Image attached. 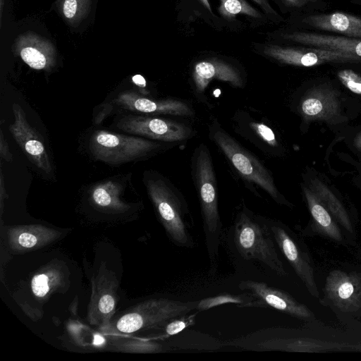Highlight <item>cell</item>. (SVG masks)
<instances>
[{
    "instance_id": "d590c367",
    "label": "cell",
    "mask_w": 361,
    "mask_h": 361,
    "mask_svg": "<svg viewBox=\"0 0 361 361\" xmlns=\"http://www.w3.org/2000/svg\"><path fill=\"white\" fill-rule=\"evenodd\" d=\"M289 4L293 6H301L305 3V0H284Z\"/></svg>"
},
{
    "instance_id": "cb8c5ba5",
    "label": "cell",
    "mask_w": 361,
    "mask_h": 361,
    "mask_svg": "<svg viewBox=\"0 0 361 361\" xmlns=\"http://www.w3.org/2000/svg\"><path fill=\"white\" fill-rule=\"evenodd\" d=\"M329 213L348 231L352 233L353 225L350 217L340 200L329 188L317 178L310 179V188Z\"/></svg>"
},
{
    "instance_id": "ac0fdd59",
    "label": "cell",
    "mask_w": 361,
    "mask_h": 361,
    "mask_svg": "<svg viewBox=\"0 0 361 361\" xmlns=\"http://www.w3.org/2000/svg\"><path fill=\"white\" fill-rule=\"evenodd\" d=\"M125 177H112L93 185L89 190L90 204L97 210L108 214H123L130 205L123 200Z\"/></svg>"
},
{
    "instance_id": "1f68e13d",
    "label": "cell",
    "mask_w": 361,
    "mask_h": 361,
    "mask_svg": "<svg viewBox=\"0 0 361 361\" xmlns=\"http://www.w3.org/2000/svg\"><path fill=\"white\" fill-rule=\"evenodd\" d=\"M0 156L8 162L13 161V155L9 150L6 140L4 136L2 130H0Z\"/></svg>"
},
{
    "instance_id": "e575fe53",
    "label": "cell",
    "mask_w": 361,
    "mask_h": 361,
    "mask_svg": "<svg viewBox=\"0 0 361 361\" xmlns=\"http://www.w3.org/2000/svg\"><path fill=\"white\" fill-rule=\"evenodd\" d=\"M353 145L358 150L361 151V132L354 139Z\"/></svg>"
},
{
    "instance_id": "8fae6325",
    "label": "cell",
    "mask_w": 361,
    "mask_h": 361,
    "mask_svg": "<svg viewBox=\"0 0 361 361\" xmlns=\"http://www.w3.org/2000/svg\"><path fill=\"white\" fill-rule=\"evenodd\" d=\"M111 105L118 110L140 114L189 116L193 114L191 108L182 101L174 99H149L133 90L118 93L113 99Z\"/></svg>"
},
{
    "instance_id": "484cf974",
    "label": "cell",
    "mask_w": 361,
    "mask_h": 361,
    "mask_svg": "<svg viewBox=\"0 0 361 361\" xmlns=\"http://www.w3.org/2000/svg\"><path fill=\"white\" fill-rule=\"evenodd\" d=\"M219 11L226 18H232L237 14H245L254 18H260L259 13L245 0H220Z\"/></svg>"
},
{
    "instance_id": "9a60e30c",
    "label": "cell",
    "mask_w": 361,
    "mask_h": 361,
    "mask_svg": "<svg viewBox=\"0 0 361 361\" xmlns=\"http://www.w3.org/2000/svg\"><path fill=\"white\" fill-rule=\"evenodd\" d=\"M269 226L276 245L304 283L308 291L313 296L318 297L319 291L309 258L301 251L283 227L275 224H270Z\"/></svg>"
},
{
    "instance_id": "ba28073f",
    "label": "cell",
    "mask_w": 361,
    "mask_h": 361,
    "mask_svg": "<svg viewBox=\"0 0 361 361\" xmlns=\"http://www.w3.org/2000/svg\"><path fill=\"white\" fill-rule=\"evenodd\" d=\"M92 293L87 307V319L92 325L104 327L110 323L119 300V282L116 274L105 262L91 278Z\"/></svg>"
},
{
    "instance_id": "f1b7e54d",
    "label": "cell",
    "mask_w": 361,
    "mask_h": 361,
    "mask_svg": "<svg viewBox=\"0 0 361 361\" xmlns=\"http://www.w3.org/2000/svg\"><path fill=\"white\" fill-rule=\"evenodd\" d=\"M338 78L341 83L349 90L361 95V75L350 69H344L338 72Z\"/></svg>"
},
{
    "instance_id": "4fadbf2b",
    "label": "cell",
    "mask_w": 361,
    "mask_h": 361,
    "mask_svg": "<svg viewBox=\"0 0 361 361\" xmlns=\"http://www.w3.org/2000/svg\"><path fill=\"white\" fill-rule=\"evenodd\" d=\"M239 288L252 294L264 307L269 306L290 316L310 319L313 313L303 304L296 301L288 293L271 287L264 282L253 280L241 281Z\"/></svg>"
},
{
    "instance_id": "d6986e66",
    "label": "cell",
    "mask_w": 361,
    "mask_h": 361,
    "mask_svg": "<svg viewBox=\"0 0 361 361\" xmlns=\"http://www.w3.org/2000/svg\"><path fill=\"white\" fill-rule=\"evenodd\" d=\"M68 286V269L63 262L58 259H53L41 267L30 281L32 293L40 300H47L54 293H63Z\"/></svg>"
},
{
    "instance_id": "603a6c76",
    "label": "cell",
    "mask_w": 361,
    "mask_h": 361,
    "mask_svg": "<svg viewBox=\"0 0 361 361\" xmlns=\"http://www.w3.org/2000/svg\"><path fill=\"white\" fill-rule=\"evenodd\" d=\"M302 190L310 212L317 228L328 237L336 241H341L340 228L327 209L309 188L303 186Z\"/></svg>"
},
{
    "instance_id": "7402d4cb",
    "label": "cell",
    "mask_w": 361,
    "mask_h": 361,
    "mask_svg": "<svg viewBox=\"0 0 361 361\" xmlns=\"http://www.w3.org/2000/svg\"><path fill=\"white\" fill-rule=\"evenodd\" d=\"M305 23L319 30L361 39V18L343 13L310 16Z\"/></svg>"
},
{
    "instance_id": "7c38bea8",
    "label": "cell",
    "mask_w": 361,
    "mask_h": 361,
    "mask_svg": "<svg viewBox=\"0 0 361 361\" xmlns=\"http://www.w3.org/2000/svg\"><path fill=\"white\" fill-rule=\"evenodd\" d=\"M338 92L323 85L308 90L300 104V112L305 121L332 123L341 115Z\"/></svg>"
},
{
    "instance_id": "4dcf8cb0",
    "label": "cell",
    "mask_w": 361,
    "mask_h": 361,
    "mask_svg": "<svg viewBox=\"0 0 361 361\" xmlns=\"http://www.w3.org/2000/svg\"><path fill=\"white\" fill-rule=\"evenodd\" d=\"M253 129L255 133L266 142L271 146H276L277 141L272 130L263 123H253Z\"/></svg>"
},
{
    "instance_id": "5b68a950",
    "label": "cell",
    "mask_w": 361,
    "mask_h": 361,
    "mask_svg": "<svg viewBox=\"0 0 361 361\" xmlns=\"http://www.w3.org/2000/svg\"><path fill=\"white\" fill-rule=\"evenodd\" d=\"M269 226L260 224L247 213L238 216L234 228V240L240 255L247 260L255 259L281 276L287 273L277 253Z\"/></svg>"
},
{
    "instance_id": "d4e9b609",
    "label": "cell",
    "mask_w": 361,
    "mask_h": 361,
    "mask_svg": "<svg viewBox=\"0 0 361 361\" xmlns=\"http://www.w3.org/2000/svg\"><path fill=\"white\" fill-rule=\"evenodd\" d=\"M226 303L236 304L239 307H264L258 299L250 293L247 292L240 295L220 294L204 298L197 301L195 310L198 311L207 310Z\"/></svg>"
},
{
    "instance_id": "52a82bcc",
    "label": "cell",
    "mask_w": 361,
    "mask_h": 361,
    "mask_svg": "<svg viewBox=\"0 0 361 361\" xmlns=\"http://www.w3.org/2000/svg\"><path fill=\"white\" fill-rule=\"evenodd\" d=\"M152 115L129 114L118 116L116 128L130 135L162 142H177L187 139L191 129L183 123Z\"/></svg>"
},
{
    "instance_id": "4316f807",
    "label": "cell",
    "mask_w": 361,
    "mask_h": 361,
    "mask_svg": "<svg viewBox=\"0 0 361 361\" xmlns=\"http://www.w3.org/2000/svg\"><path fill=\"white\" fill-rule=\"evenodd\" d=\"M115 348L119 351L133 353H154L161 351V344L144 340H128L115 344Z\"/></svg>"
},
{
    "instance_id": "e0dca14e",
    "label": "cell",
    "mask_w": 361,
    "mask_h": 361,
    "mask_svg": "<svg viewBox=\"0 0 361 361\" xmlns=\"http://www.w3.org/2000/svg\"><path fill=\"white\" fill-rule=\"evenodd\" d=\"M15 48L21 59L33 69L50 71L56 63L53 44L35 33L27 32L19 36Z\"/></svg>"
},
{
    "instance_id": "9c48e42d",
    "label": "cell",
    "mask_w": 361,
    "mask_h": 361,
    "mask_svg": "<svg viewBox=\"0 0 361 361\" xmlns=\"http://www.w3.org/2000/svg\"><path fill=\"white\" fill-rule=\"evenodd\" d=\"M13 123L9 130L27 158L44 173H52L51 161L40 135L27 121L21 106L16 103L12 105Z\"/></svg>"
},
{
    "instance_id": "44dd1931",
    "label": "cell",
    "mask_w": 361,
    "mask_h": 361,
    "mask_svg": "<svg viewBox=\"0 0 361 361\" xmlns=\"http://www.w3.org/2000/svg\"><path fill=\"white\" fill-rule=\"evenodd\" d=\"M283 37L315 48L339 51L361 57L360 38L308 32H293L283 35Z\"/></svg>"
},
{
    "instance_id": "5bb4252c",
    "label": "cell",
    "mask_w": 361,
    "mask_h": 361,
    "mask_svg": "<svg viewBox=\"0 0 361 361\" xmlns=\"http://www.w3.org/2000/svg\"><path fill=\"white\" fill-rule=\"evenodd\" d=\"M326 295L342 311L361 309V278L342 271H331L326 278Z\"/></svg>"
},
{
    "instance_id": "83f0119b",
    "label": "cell",
    "mask_w": 361,
    "mask_h": 361,
    "mask_svg": "<svg viewBox=\"0 0 361 361\" xmlns=\"http://www.w3.org/2000/svg\"><path fill=\"white\" fill-rule=\"evenodd\" d=\"M91 0H61V10L70 22L83 18L88 11Z\"/></svg>"
},
{
    "instance_id": "3957f363",
    "label": "cell",
    "mask_w": 361,
    "mask_h": 361,
    "mask_svg": "<svg viewBox=\"0 0 361 361\" xmlns=\"http://www.w3.org/2000/svg\"><path fill=\"white\" fill-rule=\"evenodd\" d=\"M197 301L181 302L168 298H153L133 306L109 327V331L130 334L140 330L163 327L170 321L195 310Z\"/></svg>"
},
{
    "instance_id": "8992f818",
    "label": "cell",
    "mask_w": 361,
    "mask_h": 361,
    "mask_svg": "<svg viewBox=\"0 0 361 361\" xmlns=\"http://www.w3.org/2000/svg\"><path fill=\"white\" fill-rule=\"evenodd\" d=\"M211 134L216 145L243 178L262 188L278 203L284 202L270 172L255 156L220 128L215 127Z\"/></svg>"
},
{
    "instance_id": "277c9868",
    "label": "cell",
    "mask_w": 361,
    "mask_h": 361,
    "mask_svg": "<svg viewBox=\"0 0 361 361\" xmlns=\"http://www.w3.org/2000/svg\"><path fill=\"white\" fill-rule=\"evenodd\" d=\"M161 146L159 142L142 137L105 130H95L88 144L90 154L95 160L113 166L142 159Z\"/></svg>"
},
{
    "instance_id": "2e32d148",
    "label": "cell",
    "mask_w": 361,
    "mask_h": 361,
    "mask_svg": "<svg viewBox=\"0 0 361 361\" xmlns=\"http://www.w3.org/2000/svg\"><path fill=\"white\" fill-rule=\"evenodd\" d=\"M61 235L60 231L41 224L17 225L7 230L8 245L16 254L41 249L58 240Z\"/></svg>"
},
{
    "instance_id": "8d00e7d4",
    "label": "cell",
    "mask_w": 361,
    "mask_h": 361,
    "mask_svg": "<svg viewBox=\"0 0 361 361\" xmlns=\"http://www.w3.org/2000/svg\"><path fill=\"white\" fill-rule=\"evenodd\" d=\"M200 2L202 3V4L209 11L212 12L211 6L209 3L208 0H199Z\"/></svg>"
},
{
    "instance_id": "30bf717a",
    "label": "cell",
    "mask_w": 361,
    "mask_h": 361,
    "mask_svg": "<svg viewBox=\"0 0 361 361\" xmlns=\"http://www.w3.org/2000/svg\"><path fill=\"white\" fill-rule=\"evenodd\" d=\"M264 51L283 63L303 67L326 63L361 61V57L351 54L322 48H293L269 45Z\"/></svg>"
},
{
    "instance_id": "7a4b0ae2",
    "label": "cell",
    "mask_w": 361,
    "mask_h": 361,
    "mask_svg": "<svg viewBox=\"0 0 361 361\" xmlns=\"http://www.w3.org/2000/svg\"><path fill=\"white\" fill-rule=\"evenodd\" d=\"M147 194L169 237L176 245L190 247L193 243L185 221L183 202L171 184L161 175L145 171Z\"/></svg>"
},
{
    "instance_id": "d6a6232c",
    "label": "cell",
    "mask_w": 361,
    "mask_h": 361,
    "mask_svg": "<svg viewBox=\"0 0 361 361\" xmlns=\"http://www.w3.org/2000/svg\"><path fill=\"white\" fill-rule=\"evenodd\" d=\"M0 208H1V215H2L3 213V209H4V200L8 197L4 180V176L2 173V170L1 169L0 171Z\"/></svg>"
},
{
    "instance_id": "836d02e7",
    "label": "cell",
    "mask_w": 361,
    "mask_h": 361,
    "mask_svg": "<svg viewBox=\"0 0 361 361\" xmlns=\"http://www.w3.org/2000/svg\"><path fill=\"white\" fill-rule=\"evenodd\" d=\"M258 4L266 12L274 13V11L271 8L269 3L266 0H253Z\"/></svg>"
},
{
    "instance_id": "ffe728a7",
    "label": "cell",
    "mask_w": 361,
    "mask_h": 361,
    "mask_svg": "<svg viewBox=\"0 0 361 361\" xmlns=\"http://www.w3.org/2000/svg\"><path fill=\"white\" fill-rule=\"evenodd\" d=\"M192 78L196 92L203 94L212 80L229 82L235 87H241L243 80L238 71L224 61L218 60L202 61L195 64Z\"/></svg>"
},
{
    "instance_id": "6da1fadb",
    "label": "cell",
    "mask_w": 361,
    "mask_h": 361,
    "mask_svg": "<svg viewBox=\"0 0 361 361\" xmlns=\"http://www.w3.org/2000/svg\"><path fill=\"white\" fill-rule=\"evenodd\" d=\"M192 166L193 179L199 195L207 250L212 259L217 253L221 222L212 160L205 145L202 144L195 149Z\"/></svg>"
},
{
    "instance_id": "f546056e",
    "label": "cell",
    "mask_w": 361,
    "mask_h": 361,
    "mask_svg": "<svg viewBox=\"0 0 361 361\" xmlns=\"http://www.w3.org/2000/svg\"><path fill=\"white\" fill-rule=\"evenodd\" d=\"M193 323L194 315H192V317H186L185 315H183L179 319L176 318L170 321L165 326V333L169 336L175 335L183 331L189 325L192 324Z\"/></svg>"
}]
</instances>
